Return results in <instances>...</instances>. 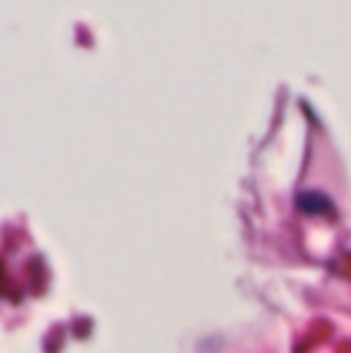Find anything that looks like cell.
Masks as SVG:
<instances>
[{"instance_id": "1", "label": "cell", "mask_w": 351, "mask_h": 353, "mask_svg": "<svg viewBox=\"0 0 351 353\" xmlns=\"http://www.w3.org/2000/svg\"><path fill=\"white\" fill-rule=\"evenodd\" d=\"M301 207L308 212H325L330 207V200L325 195H318V192H308V195H301Z\"/></svg>"}]
</instances>
